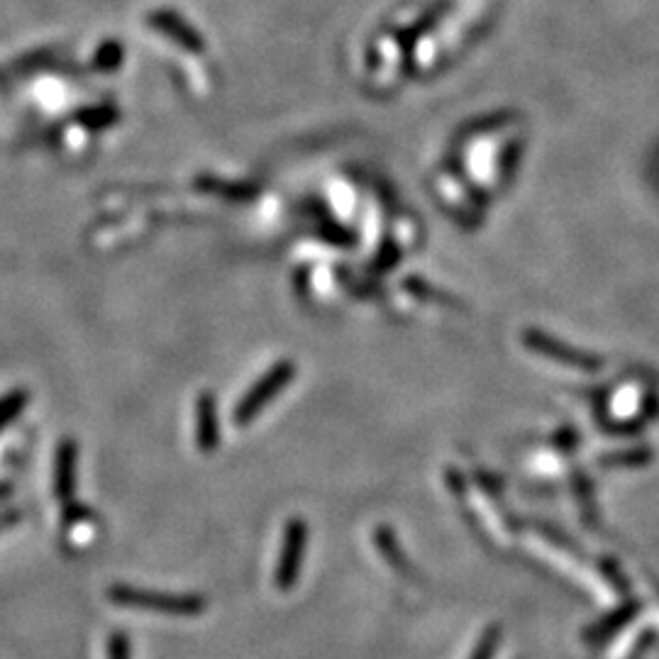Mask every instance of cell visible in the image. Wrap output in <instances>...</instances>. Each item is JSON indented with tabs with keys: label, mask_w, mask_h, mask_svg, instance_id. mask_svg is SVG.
<instances>
[{
	"label": "cell",
	"mask_w": 659,
	"mask_h": 659,
	"mask_svg": "<svg viewBox=\"0 0 659 659\" xmlns=\"http://www.w3.org/2000/svg\"><path fill=\"white\" fill-rule=\"evenodd\" d=\"M108 598L120 608L159 613V616L191 618L206 611V601L196 594H164V591L135 589L127 584H115L108 589Z\"/></svg>",
	"instance_id": "6da1fadb"
},
{
	"label": "cell",
	"mask_w": 659,
	"mask_h": 659,
	"mask_svg": "<svg viewBox=\"0 0 659 659\" xmlns=\"http://www.w3.org/2000/svg\"><path fill=\"white\" fill-rule=\"evenodd\" d=\"M293 376H296V364L289 362V359L274 364V367H271L267 374H264L262 379H259L257 384L240 398V403L235 406V413H232L235 425H240L242 428V425L252 423V420L291 384Z\"/></svg>",
	"instance_id": "7a4b0ae2"
},
{
	"label": "cell",
	"mask_w": 659,
	"mask_h": 659,
	"mask_svg": "<svg viewBox=\"0 0 659 659\" xmlns=\"http://www.w3.org/2000/svg\"><path fill=\"white\" fill-rule=\"evenodd\" d=\"M308 550V523L303 518H291L284 528V537H281V552L276 559V589L291 591L296 586L298 577H301L303 559H306Z\"/></svg>",
	"instance_id": "3957f363"
},
{
	"label": "cell",
	"mask_w": 659,
	"mask_h": 659,
	"mask_svg": "<svg viewBox=\"0 0 659 659\" xmlns=\"http://www.w3.org/2000/svg\"><path fill=\"white\" fill-rule=\"evenodd\" d=\"M523 342L528 350H533L535 354H542V357L552 359V362L564 364V367L581 369V371L601 369V359L594 357V354L581 352L572 345H564V342L555 340V337H550L547 332H542V330L528 328L523 332Z\"/></svg>",
	"instance_id": "277c9868"
},
{
	"label": "cell",
	"mask_w": 659,
	"mask_h": 659,
	"mask_svg": "<svg viewBox=\"0 0 659 659\" xmlns=\"http://www.w3.org/2000/svg\"><path fill=\"white\" fill-rule=\"evenodd\" d=\"M76 469H79V445L74 440H64L54 459V496L64 506L74 503Z\"/></svg>",
	"instance_id": "5b68a950"
},
{
	"label": "cell",
	"mask_w": 659,
	"mask_h": 659,
	"mask_svg": "<svg viewBox=\"0 0 659 659\" xmlns=\"http://www.w3.org/2000/svg\"><path fill=\"white\" fill-rule=\"evenodd\" d=\"M196 445L203 454H213L220 445L218 403L210 391H203L196 401Z\"/></svg>",
	"instance_id": "8992f818"
},
{
	"label": "cell",
	"mask_w": 659,
	"mask_h": 659,
	"mask_svg": "<svg viewBox=\"0 0 659 659\" xmlns=\"http://www.w3.org/2000/svg\"><path fill=\"white\" fill-rule=\"evenodd\" d=\"M374 542H376V550H379L381 557L389 562V567L393 569V572L401 574V577H406V579H415V569H413L411 559H408L406 552L398 547L396 535H393V530L389 528V525H379V528L374 530Z\"/></svg>",
	"instance_id": "52a82bcc"
},
{
	"label": "cell",
	"mask_w": 659,
	"mask_h": 659,
	"mask_svg": "<svg viewBox=\"0 0 659 659\" xmlns=\"http://www.w3.org/2000/svg\"><path fill=\"white\" fill-rule=\"evenodd\" d=\"M635 613H638V603H635V606H633V603H630V606L620 608V611H613L611 616L603 618L601 623L594 625V628H591L589 633H586V640H589V642H601V640L611 638V635L616 633V630L623 628V625L628 623V620L633 618Z\"/></svg>",
	"instance_id": "ba28073f"
},
{
	"label": "cell",
	"mask_w": 659,
	"mask_h": 659,
	"mask_svg": "<svg viewBox=\"0 0 659 659\" xmlns=\"http://www.w3.org/2000/svg\"><path fill=\"white\" fill-rule=\"evenodd\" d=\"M27 403H30V393L25 389H15L5 393V396H0V433L20 418L22 411L27 408Z\"/></svg>",
	"instance_id": "9c48e42d"
},
{
	"label": "cell",
	"mask_w": 659,
	"mask_h": 659,
	"mask_svg": "<svg viewBox=\"0 0 659 659\" xmlns=\"http://www.w3.org/2000/svg\"><path fill=\"white\" fill-rule=\"evenodd\" d=\"M403 286H406V291L411 293V296L420 298V301H425V303H437V306L459 308V301H454V298L447 296L445 291H437V289H433V286L425 284V281H420V279H406V281H403Z\"/></svg>",
	"instance_id": "30bf717a"
},
{
	"label": "cell",
	"mask_w": 659,
	"mask_h": 659,
	"mask_svg": "<svg viewBox=\"0 0 659 659\" xmlns=\"http://www.w3.org/2000/svg\"><path fill=\"white\" fill-rule=\"evenodd\" d=\"M501 638H503V630L501 625H489V628L484 630V635H481L479 642H476L472 657L469 659H494L498 645H501Z\"/></svg>",
	"instance_id": "8fae6325"
},
{
	"label": "cell",
	"mask_w": 659,
	"mask_h": 659,
	"mask_svg": "<svg viewBox=\"0 0 659 659\" xmlns=\"http://www.w3.org/2000/svg\"><path fill=\"white\" fill-rule=\"evenodd\" d=\"M652 454L647 450H635V452H625V454H611V457H603L601 464L603 467H620V464H645L650 462Z\"/></svg>",
	"instance_id": "7c38bea8"
},
{
	"label": "cell",
	"mask_w": 659,
	"mask_h": 659,
	"mask_svg": "<svg viewBox=\"0 0 659 659\" xmlns=\"http://www.w3.org/2000/svg\"><path fill=\"white\" fill-rule=\"evenodd\" d=\"M108 659H132L130 638L125 633H113L108 638Z\"/></svg>",
	"instance_id": "4fadbf2b"
},
{
	"label": "cell",
	"mask_w": 659,
	"mask_h": 659,
	"mask_svg": "<svg viewBox=\"0 0 659 659\" xmlns=\"http://www.w3.org/2000/svg\"><path fill=\"white\" fill-rule=\"evenodd\" d=\"M120 64V47L118 44H105L101 52L96 54V69L110 71Z\"/></svg>",
	"instance_id": "5bb4252c"
},
{
	"label": "cell",
	"mask_w": 659,
	"mask_h": 659,
	"mask_svg": "<svg viewBox=\"0 0 659 659\" xmlns=\"http://www.w3.org/2000/svg\"><path fill=\"white\" fill-rule=\"evenodd\" d=\"M555 442H559V445H574V442H579V435L577 433H572V430H567V433H562L559 437H555Z\"/></svg>",
	"instance_id": "9a60e30c"
}]
</instances>
